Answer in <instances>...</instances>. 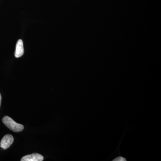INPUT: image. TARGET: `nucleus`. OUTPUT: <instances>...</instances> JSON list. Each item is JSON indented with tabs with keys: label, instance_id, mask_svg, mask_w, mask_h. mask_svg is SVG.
<instances>
[{
	"label": "nucleus",
	"instance_id": "obj_2",
	"mask_svg": "<svg viewBox=\"0 0 161 161\" xmlns=\"http://www.w3.org/2000/svg\"><path fill=\"white\" fill-rule=\"evenodd\" d=\"M14 139L13 136L10 134H6L2 139L0 143V147L4 150L8 149L13 143Z\"/></svg>",
	"mask_w": 161,
	"mask_h": 161
},
{
	"label": "nucleus",
	"instance_id": "obj_5",
	"mask_svg": "<svg viewBox=\"0 0 161 161\" xmlns=\"http://www.w3.org/2000/svg\"><path fill=\"white\" fill-rule=\"evenodd\" d=\"M113 161H126V160H125V158H124L123 157H119L117 158H115V160H114Z\"/></svg>",
	"mask_w": 161,
	"mask_h": 161
},
{
	"label": "nucleus",
	"instance_id": "obj_1",
	"mask_svg": "<svg viewBox=\"0 0 161 161\" xmlns=\"http://www.w3.org/2000/svg\"><path fill=\"white\" fill-rule=\"evenodd\" d=\"M3 123L8 128L14 132H20L23 131L24 126L21 124L15 122L13 119L8 116H5L3 119Z\"/></svg>",
	"mask_w": 161,
	"mask_h": 161
},
{
	"label": "nucleus",
	"instance_id": "obj_4",
	"mask_svg": "<svg viewBox=\"0 0 161 161\" xmlns=\"http://www.w3.org/2000/svg\"><path fill=\"white\" fill-rule=\"evenodd\" d=\"M24 53V47L23 40L20 39L18 40L16 45L15 57L16 58H20L23 55Z\"/></svg>",
	"mask_w": 161,
	"mask_h": 161
},
{
	"label": "nucleus",
	"instance_id": "obj_3",
	"mask_svg": "<svg viewBox=\"0 0 161 161\" xmlns=\"http://www.w3.org/2000/svg\"><path fill=\"white\" fill-rule=\"evenodd\" d=\"M43 157L38 153H34L30 155L25 156L21 158V161H42Z\"/></svg>",
	"mask_w": 161,
	"mask_h": 161
},
{
	"label": "nucleus",
	"instance_id": "obj_6",
	"mask_svg": "<svg viewBox=\"0 0 161 161\" xmlns=\"http://www.w3.org/2000/svg\"><path fill=\"white\" fill-rule=\"evenodd\" d=\"M1 103H2V96L0 94V107H1Z\"/></svg>",
	"mask_w": 161,
	"mask_h": 161
}]
</instances>
